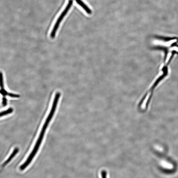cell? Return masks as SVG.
Instances as JSON below:
<instances>
[{
    "label": "cell",
    "mask_w": 178,
    "mask_h": 178,
    "mask_svg": "<svg viewBox=\"0 0 178 178\" xmlns=\"http://www.w3.org/2000/svg\"><path fill=\"white\" fill-rule=\"evenodd\" d=\"M75 1L85 11V12L87 14H90L92 13L91 10L82 0H75Z\"/></svg>",
    "instance_id": "cell-3"
},
{
    "label": "cell",
    "mask_w": 178,
    "mask_h": 178,
    "mask_svg": "<svg viewBox=\"0 0 178 178\" xmlns=\"http://www.w3.org/2000/svg\"><path fill=\"white\" fill-rule=\"evenodd\" d=\"M162 166L167 169H170L172 167V166L170 163L166 162H163L161 163Z\"/></svg>",
    "instance_id": "cell-6"
},
{
    "label": "cell",
    "mask_w": 178,
    "mask_h": 178,
    "mask_svg": "<svg viewBox=\"0 0 178 178\" xmlns=\"http://www.w3.org/2000/svg\"><path fill=\"white\" fill-rule=\"evenodd\" d=\"M0 93H1L3 97H5L7 95H8V93L4 89H1L0 90Z\"/></svg>",
    "instance_id": "cell-8"
},
{
    "label": "cell",
    "mask_w": 178,
    "mask_h": 178,
    "mask_svg": "<svg viewBox=\"0 0 178 178\" xmlns=\"http://www.w3.org/2000/svg\"><path fill=\"white\" fill-rule=\"evenodd\" d=\"M19 150V148H16L14 149L12 153L11 154L7 160L3 163L2 165V167H5L7 164L9 163V162L12 160L13 158L15 157L16 155L18 153Z\"/></svg>",
    "instance_id": "cell-4"
},
{
    "label": "cell",
    "mask_w": 178,
    "mask_h": 178,
    "mask_svg": "<svg viewBox=\"0 0 178 178\" xmlns=\"http://www.w3.org/2000/svg\"><path fill=\"white\" fill-rule=\"evenodd\" d=\"M60 96V93L58 92L56 93L50 113L46 119L44 125H43L41 132L40 133L38 139L34 145L33 149L31 151L30 155H29L26 161L20 166V169L21 170H23L26 169L27 167L30 164L33 159L34 157L37 154L40 146L41 144L46 130L47 128H48L50 122L51 121L54 113H55L58 102H59Z\"/></svg>",
    "instance_id": "cell-1"
},
{
    "label": "cell",
    "mask_w": 178,
    "mask_h": 178,
    "mask_svg": "<svg viewBox=\"0 0 178 178\" xmlns=\"http://www.w3.org/2000/svg\"><path fill=\"white\" fill-rule=\"evenodd\" d=\"M0 87H1V89H4V88L3 74L1 72H0Z\"/></svg>",
    "instance_id": "cell-7"
},
{
    "label": "cell",
    "mask_w": 178,
    "mask_h": 178,
    "mask_svg": "<svg viewBox=\"0 0 178 178\" xmlns=\"http://www.w3.org/2000/svg\"><path fill=\"white\" fill-rule=\"evenodd\" d=\"M2 105L4 106H6L7 104V100L5 97H3L2 99Z\"/></svg>",
    "instance_id": "cell-10"
},
{
    "label": "cell",
    "mask_w": 178,
    "mask_h": 178,
    "mask_svg": "<svg viewBox=\"0 0 178 178\" xmlns=\"http://www.w3.org/2000/svg\"><path fill=\"white\" fill-rule=\"evenodd\" d=\"M13 111V108H9L6 110L0 112V117L12 113Z\"/></svg>",
    "instance_id": "cell-5"
},
{
    "label": "cell",
    "mask_w": 178,
    "mask_h": 178,
    "mask_svg": "<svg viewBox=\"0 0 178 178\" xmlns=\"http://www.w3.org/2000/svg\"><path fill=\"white\" fill-rule=\"evenodd\" d=\"M73 4V0H69L66 7H65V8L63 11L62 13L61 14L59 17L58 18L55 24L54 25L52 31L50 34L51 38L53 39L55 37L56 32L57 31L58 28H59L61 22L63 20L64 17L66 16L69 11L71 8Z\"/></svg>",
    "instance_id": "cell-2"
},
{
    "label": "cell",
    "mask_w": 178,
    "mask_h": 178,
    "mask_svg": "<svg viewBox=\"0 0 178 178\" xmlns=\"http://www.w3.org/2000/svg\"><path fill=\"white\" fill-rule=\"evenodd\" d=\"M8 95L12 98H18L20 97V96L18 94L12 93H8Z\"/></svg>",
    "instance_id": "cell-9"
}]
</instances>
